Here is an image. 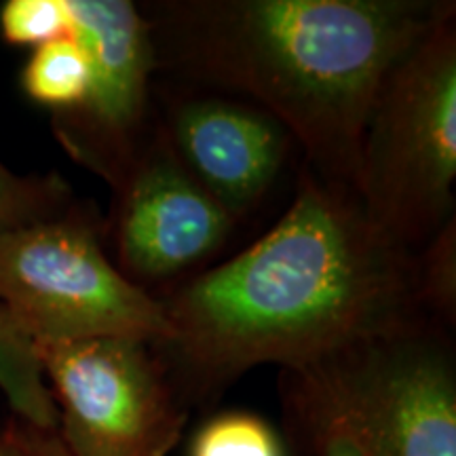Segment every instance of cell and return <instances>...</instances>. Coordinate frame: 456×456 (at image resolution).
<instances>
[{"label":"cell","instance_id":"cell-8","mask_svg":"<svg viewBox=\"0 0 456 456\" xmlns=\"http://www.w3.org/2000/svg\"><path fill=\"white\" fill-rule=\"evenodd\" d=\"M114 195L117 266L140 288L212 258L237 224L175 161L159 127Z\"/></svg>","mask_w":456,"mask_h":456},{"label":"cell","instance_id":"cell-11","mask_svg":"<svg viewBox=\"0 0 456 456\" xmlns=\"http://www.w3.org/2000/svg\"><path fill=\"white\" fill-rule=\"evenodd\" d=\"M0 393L15 419L34 429L55 431L57 412L43 368L26 338L0 306Z\"/></svg>","mask_w":456,"mask_h":456},{"label":"cell","instance_id":"cell-16","mask_svg":"<svg viewBox=\"0 0 456 456\" xmlns=\"http://www.w3.org/2000/svg\"><path fill=\"white\" fill-rule=\"evenodd\" d=\"M21 427H24V436L28 450H30V456H68L64 446H61V442L57 440L55 431L34 429V427L24 423H21Z\"/></svg>","mask_w":456,"mask_h":456},{"label":"cell","instance_id":"cell-1","mask_svg":"<svg viewBox=\"0 0 456 456\" xmlns=\"http://www.w3.org/2000/svg\"><path fill=\"white\" fill-rule=\"evenodd\" d=\"M161 305L167 336L152 351L186 408L256 366L298 368L427 322L419 252L391 241L353 188L309 165L265 237Z\"/></svg>","mask_w":456,"mask_h":456},{"label":"cell","instance_id":"cell-5","mask_svg":"<svg viewBox=\"0 0 456 456\" xmlns=\"http://www.w3.org/2000/svg\"><path fill=\"white\" fill-rule=\"evenodd\" d=\"M0 306L37 345L167 336L161 298L108 258L94 214L72 205L57 218L0 232Z\"/></svg>","mask_w":456,"mask_h":456},{"label":"cell","instance_id":"cell-3","mask_svg":"<svg viewBox=\"0 0 456 456\" xmlns=\"http://www.w3.org/2000/svg\"><path fill=\"white\" fill-rule=\"evenodd\" d=\"M285 448L345 442L357 456H456V366L429 322L281 370Z\"/></svg>","mask_w":456,"mask_h":456},{"label":"cell","instance_id":"cell-4","mask_svg":"<svg viewBox=\"0 0 456 456\" xmlns=\"http://www.w3.org/2000/svg\"><path fill=\"white\" fill-rule=\"evenodd\" d=\"M454 7L397 61L363 134L355 192L391 241L425 248L454 218Z\"/></svg>","mask_w":456,"mask_h":456},{"label":"cell","instance_id":"cell-10","mask_svg":"<svg viewBox=\"0 0 456 456\" xmlns=\"http://www.w3.org/2000/svg\"><path fill=\"white\" fill-rule=\"evenodd\" d=\"M94 66L85 45L74 34L32 49L21 68L20 85L34 104L53 114L70 112L87 98Z\"/></svg>","mask_w":456,"mask_h":456},{"label":"cell","instance_id":"cell-18","mask_svg":"<svg viewBox=\"0 0 456 456\" xmlns=\"http://www.w3.org/2000/svg\"><path fill=\"white\" fill-rule=\"evenodd\" d=\"M311 456H357V452L353 448L346 446L345 442L334 440V442L322 444V446H319Z\"/></svg>","mask_w":456,"mask_h":456},{"label":"cell","instance_id":"cell-7","mask_svg":"<svg viewBox=\"0 0 456 456\" xmlns=\"http://www.w3.org/2000/svg\"><path fill=\"white\" fill-rule=\"evenodd\" d=\"M72 34L94 66L85 102L53 114V131L74 161L123 186L155 131L151 118V78L159 70L151 24L129 0H66Z\"/></svg>","mask_w":456,"mask_h":456},{"label":"cell","instance_id":"cell-13","mask_svg":"<svg viewBox=\"0 0 456 456\" xmlns=\"http://www.w3.org/2000/svg\"><path fill=\"white\" fill-rule=\"evenodd\" d=\"M72 208V191L60 175H21L0 163V232L57 218Z\"/></svg>","mask_w":456,"mask_h":456},{"label":"cell","instance_id":"cell-2","mask_svg":"<svg viewBox=\"0 0 456 456\" xmlns=\"http://www.w3.org/2000/svg\"><path fill=\"white\" fill-rule=\"evenodd\" d=\"M429 0H165L142 11L159 68L243 94L355 191L370 110L403 55L452 9Z\"/></svg>","mask_w":456,"mask_h":456},{"label":"cell","instance_id":"cell-15","mask_svg":"<svg viewBox=\"0 0 456 456\" xmlns=\"http://www.w3.org/2000/svg\"><path fill=\"white\" fill-rule=\"evenodd\" d=\"M454 218L419 249L420 298L427 313H440L452 322L456 302V241Z\"/></svg>","mask_w":456,"mask_h":456},{"label":"cell","instance_id":"cell-9","mask_svg":"<svg viewBox=\"0 0 456 456\" xmlns=\"http://www.w3.org/2000/svg\"><path fill=\"white\" fill-rule=\"evenodd\" d=\"M159 131L186 174L237 222L269 195L294 144L266 110L220 95L175 100Z\"/></svg>","mask_w":456,"mask_h":456},{"label":"cell","instance_id":"cell-14","mask_svg":"<svg viewBox=\"0 0 456 456\" xmlns=\"http://www.w3.org/2000/svg\"><path fill=\"white\" fill-rule=\"evenodd\" d=\"M72 34L66 0H7L0 7V37L11 47L38 49Z\"/></svg>","mask_w":456,"mask_h":456},{"label":"cell","instance_id":"cell-12","mask_svg":"<svg viewBox=\"0 0 456 456\" xmlns=\"http://www.w3.org/2000/svg\"><path fill=\"white\" fill-rule=\"evenodd\" d=\"M188 456H289L269 420L245 410L216 414L192 436Z\"/></svg>","mask_w":456,"mask_h":456},{"label":"cell","instance_id":"cell-6","mask_svg":"<svg viewBox=\"0 0 456 456\" xmlns=\"http://www.w3.org/2000/svg\"><path fill=\"white\" fill-rule=\"evenodd\" d=\"M68 456H167L188 408L151 342L91 338L34 346Z\"/></svg>","mask_w":456,"mask_h":456},{"label":"cell","instance_id":"cell-17","mask_svg":"<svg viewBox=\"0 0 456 456\" xmlns=\"http://www.w3.org/2000/svg\"><path fill=\"white\" fill-rule=\"evenodd\" d=\"M0 456H30L24 427L17 419L11 420L7 429L0 433Z\"/></svg>","mask_w":456,"mask_h":456}]
</instances>
